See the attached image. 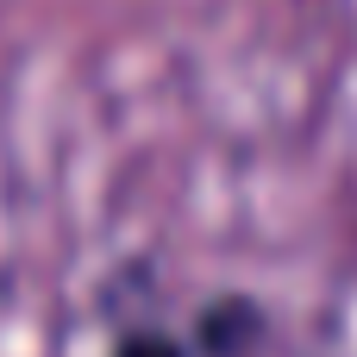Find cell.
Instances as JSON below:
<instances>
[{"label": "cell", "instance_id": "6da1fadb", "mask_svg": "<svg viewBox=\"0 0 357 357\" xmlns=\"http://www.w3.org/2000/svg\"><path fill=\"white\" fill-rule=\"evenodd\" d=\"M264 339H270V307H264L257 295H245V289L213 295V301L195 314V326H188L195 357H251Z\"/></svg>", "mask_w": 357, "mask_h": 357}, {"label": "cell", "instance_id": "7a4b0ae2", "mask_svg": "<svg viewBox=\"0 0 357 357\" xmlns=\"http://www.w3.org/2000/svg\"><path fill=\"white\" fill-rule=\"evenodd\" d=\"M107 357H195V345H188V333H169L157 320H126V326H113Z\"/></svg>", "mask_w": 357, "mask_h": 357}]
</instances>
